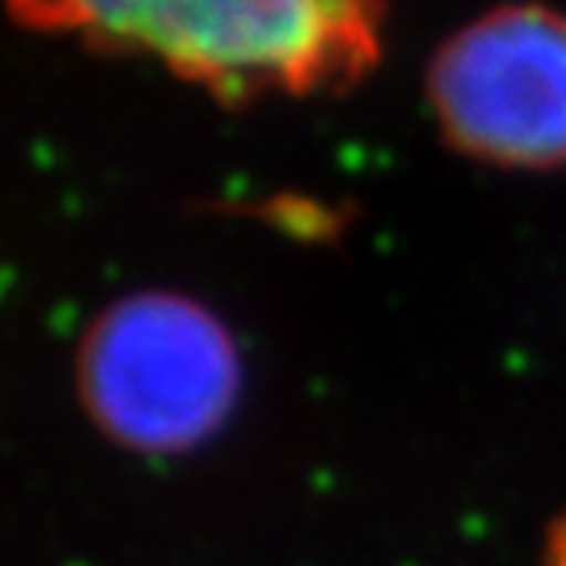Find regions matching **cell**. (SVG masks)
I'll use <instances>...</instances> for the list:
<instances>
[{"label":"cell","instance_id":"cell-3","mask_svg":"<svg viewBox=\"0 0 566 566\" xmlns=\"http://www.w3.org/2000/svg\"><path fill=\"white\" fill-rule=\"evenodd\" d=\"M427 107L452 151L493 169L566 166V11L493 4L438 44Z\"/></svg>","mask_w":566,"mask_h":566},{"label":"cell","instance_id":"cell-1","mask_svg":"<svg viewBox=\"0 0 566 566\" xmlns=\"http://www.w3.org/2000/svg\"><path fill=\"white\" fill-rule=\"evenodd\" d=\"M19 27L163 66L218 104L349 93L382 63L387 0H8Z\"/></svg>","mask_w":566,"mask_h":566},{"label":"cell","instance_id":"cell-4","mask_svg":"<svg viewBox=\"0 0 566 566\" xmlns=\"http://www.w3.org/2000/svg\"><path fill=\"white\" fill-rule=\"evenodd\" d=\"M541 566H566V515L552 526L545 556H541Z\"/></svg>","mask_w":566,"mask_h":566},{"label":"cell","instance_id":"cell-2","mask_svg":"<svg viewBox=\"0 0 566 566\" xmlns=\"http://www.w3.org/2000/svg\"><path fill=\"white\" fill-rule=\"evenodd\" d=\"M74 387L104 438L174 457L224 427L243 387V357L210 305L177 291H137L85 327Z\"/></svg>","mask_w":566,"mask_h":566}]
</instances>
